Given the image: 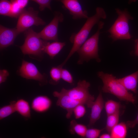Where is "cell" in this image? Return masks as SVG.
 Segmentation results:
<instances>
[{
  "instance_id": "cell-1",
  "label": "cell",
  "mask_w": 138,
  "mask_h": 138,
  "mask_svg": "<svg viewBox=\"0 0 138 138\" xmlns=\"http://www.w3.org/2000/svg\"><path fill=\"white\" fill-rule=\"evenodd\" d=\"M106 18V14L103 9L101 7H97L95 14L91 17H88L85 23L79 32L71 37V40L73 43V45L66 58L62 63V65H64L65 64L86 41L94 25L98 24L101 19H105Z\"/></svg>"
},
{
  "instance_id": "cell-2",
  "label": "cell",
  "mask_w": 138,
  "mask_h": 138,
  "mask_svg": "<svg viewBox=\"0 0 138 138\" xmlns=\"http://www.w3.org/2000/svg\"><path fill=\"white\" fill-rule=\"evenodd\" d=\"M98 75L102 81L103 85L102 90L103 92L113 94L120 100L133 104L135 103V97L129 92L118 79L112 74L100 71L98 72Z\"/></svg>"
},
{
  "instance_id": "cell-3",
  "label": "cell",
  "mask_w": 138,
  "mask_h": 138,
  "mask_svg": "<svg viewBox=\"0 0 138 138\" xmlns=\"http://www.w3.org/2000/svg\"><path fill=\"white\" fill-rule=\"evenodd\" d=\"M104 25L103 22L99 21L96 32L87 39L77 51L79 55L77 62L78 64H82L85 61L87 62L93 59H96L98 62L100 61L98 54V42L100 31Z\"/></svg>"
},
{
  "instance_id": "cell-4",
  "label": "cell",
  "mask_w": 138,
  "mask_h": 138,
  "mask_svg": "<svg viewBox=\"0 0 138 138\" xmlns=\"http://www.w3.org/2000/svg\"><path fill=\"white\" fill-rule=\"evenodd\" d=\"M116 10L118 17L108 30L110 37L114 41L130 39L131 36L129 32V21L133 19L132 17L126 9L122 10L118 8Z\"/></svg>"
},
{
  "instance_id": "cell-5",
  "label": "cell",
  "mask_w": 138,
  "mask_h": 138,
  "mask_svg": "<svg viewBox=\"0 0 138 138\" xmlns=\"http://www.w3.org/2000/svg\"><path fill=\"white\" fill-rule=\"evenodd\" d=\"M25 34L24 42L20 47L23 54L39 55L44 53V47L49 42L41 38L31 28L25 31Z\"/></svg>"
},
{
  "instance_id": "cell-6",
  "label": "cell",
  "mask_w": 138,
  "mask_h": 138,
  "mask_svg": "<svg viewBox=\"0 0 138 138\" xmlns=\"http://www.w3.org/2000/svg\"><path fill=\"white\" fill-rule=\"evenodd\" d=\"M90 86L89 83L85 80H80L75 87L70 89L63 88L61 91L72 99L80 101L86 105L88 108H91L95 98L89 92Z\"/></svg>"
},
{
  "instance_id": "cell-7",
  "label": "cell",
  "mask_w": 138,
  "mask_h": 138,
  "mask_svg": "<svg viewBox=\"0 0 138 138\" xmlns=\"http://www.w3.org/2000/svg\"><path fill=\"white\" fill-rule=\"evenodd\" d=\"M38 12L31 7L24 9L18 17L16 28L20 33L33 25H43L45 22L38 15Z\"/></svg>"
},
{
  "instance_id": "cell-8",
  "label": "cell",
  "mask_w": 138,
  "mask_h": 138,
  "mask_svg": "<svg viewBox=\"0 0 138 138\" xmlns=\"http://www.w3.org/2000/svg\"><path fill=\"white\" fill-rule=\"evenodd\" d=\"M64 16L59 12H55L54 17L51 22L40 32L38 33L39 37L45 40L58 41V28L59 23L63 21Z\"/></svg>"
},
{
  "instance_id": "cell-9",
  "label": "cell",
  "mask_w": 138,
  "mask_h": 138,
  "mask_svg": "<svg viewBox=\"0 0 138 138\" xmlns=\"http://www.w3.org/2000/svg\"><path fill=\"white\" fill-rule=\"evenodd\" d=\"M54 97L57 98L56 105L65 109L67 111L66 117L69 119L72 115L74 108L77 105L83 104L81 102L74 100L62 91H54L53 93Z\"/></svg>"
},
{
  "instance_id": "cell-10",
  "label": "cell",
  "mask_w": 138,
  "mask_h": 138,
  "mask_svg": "<svg viewBox=\"0 0 138 138\" xmlns=\"http://www.w3.org/2000/svg\"><path fill=\"white\" fill-rule=\"evenodd\" d=\"M19 73L22 77L28 79H32L43 82L45 80L44 75L41 74L36 66L32 63L23 60Z\"/></svg>"
},
{
  "instance_id": "cell-11",
  "label": "cell",
  "mask_w": 138,
  "mask_h": 138,
  "mask_svg": "<svg viewBox=\"0 0 138 138\" xmlns=\"http://www.w3.org/2000/svg\"><path fill=\"white\" fill-rule=\"evenodd\" d=\"M64 7L69 11L74 19L87 18V13L83 10L78 0H60Z\"/></svg>"
},
{
  "instance_id": "cell-12",
  "label": "cell",
  "mask_w": 138,
  "mask_h": 138,
  "mask_svg": "<svg viewBox=\"0 0 138 138\" xmlns=\"http://www.w3.org/2000/svg\"><path fill=\"white\" fill-rule=\"evenodd\" d=\"M20 33L16 28H9L0 26V48L2 49L12 44Z\"/></svg>"
},
{
  "instance_id": "cell-13",
  "label": "cell",
  "mask_w": 138,
  "mask_h": 138,
  "mask_svg": "<svg viewBox=\"0 0 138 138\" xmlns=\"http://www.w3.org/2000/svg\"><path fill=\"white\" fill-rule=\"evenodd\" d=\"M104 107V101L101 92L100 91L96 99L94 101L90 108L91 111L88 125V127L93 126L99 119Z\"/></svg>"
},
{
  "instance_id": "cell-14",
  "label": "cell",
  "mask_w": 138,
  "mask_h": 138,
  "mask_svg": "<svg viewBox=\"0 0 138 138\" xmlns=\"http://www.w3.org/2000/svg\"><path fill=\"white\" fill-rule=\"evenodd\" d=\"M52 104L51 99L48 96L42 95L34 97L31 104L32 109L37 113L45 112L50 108Z\"/></svg>"
},
{
  "instance_id": "cell-15",
  "label": "cell",
  "mask_w": 138,
  "mask_h": 138,
  "mask_svg": "<svg viewBox=\"0 0 138 138\" xmlns=\"http://www.w3.org/2000/svg\"><path fill=\"white\" fill-rule=\"evenodd\" d=\"M118 79L127 90L131 91L135 94L137 93L138 70L134 73Z\"/></svg>"
},
{
  "instance_id": "cell-16",
  "label": "cell",
  "mask_w": 138,
  "mask_h": 138,
  "mask_svg": "<svg viewBox=\"0 0 138 138\" xmlns=\"http://www.w3.org/2000/svg\"><path fill=\"white\" fill-rule=\"evenodd\" d=\"M15 107L16 111L21 116L27 118H31V108L27 101L20 99L15 101Z\"/></svg>"
},
{
  "instance_id": "cell-17",
  "label": "cell",
  "mask_w": 138,
  "mask_h": 138,
  "mask_svg": "<svg viewBox=\"0 0 138 138\" xmlns=\"http://www.w3.org/2000/svg\"><path fill=\"white\" fill-rule=\"evenodd\" d=\"M65 42L55 41L52 43L49 42L45 46L44 52L53 58L57 54L65 45Z\"/></svg>"
},
{
  "instance_id": "cell-18",
  "label": "cell",
  "mask_w": 138,
  "mask_h": 138,
  "mask_svg": "<svg viewBox=\"0 0 138 138\" xmlns=\"http://www.w3.org/2000/svg\"><path fill=\"white\" fill-rule=\"evenodd\" d=\"M87 130L85 125L78 123L75 120H72L70 122L69 131L72 134H76L81 137H85Z\"/></svg>"
},
{
  "instance_id": "cell-19",
  "label": "cell",
  "mask_w": 138,
  "mask_h": 138,
  "mask_svg": "<svg viewBox=\"0 0 138 138\" xmlns=\"http://www.w3.org/2000/svg\"><path fill=\"white\" fill-rule=\"evenodd\" d=\"M127 126L124 122L118 123L112 129L111 132V138H124L126 136Z\"/></svg>"
},
{
  "instance_id": "cell-20",
  "label": "cell",
  "mask_w": 138,
  "mask_h": 138,
  "mask_svg": "<svg viewBox=\"0 0 138 138\" xmlns=\"http://www.w3.org/2000/svg\"><path fill=\"white\" fill-rule=\"evenodd\" d=\"M14 101L11 102L9 104L0 108V120H1L16 112Z\"/></svg>"
},
{
  "instance_id": "cell-21",
  "label": "cell",
  "mask_w": 138,
  "mask_h": 138,
  "mask_svg": "<svg viewBox=\"0 0 138 138\" xmlns=\"http://www.w3.org/2000/svg\"><path fill=\"white\" fill-rule=\"evenodd\" d=\"M105 107L108 116L119 112L120 104L113 100H109L106 102Z\"/></svg>"
},
{
  "instance_id": "cell-22",
  "label": "cell",
  "mask_w": 138,
  "mask_h": 138,
  "mask_svg": "<svg viewBox=\"0 0 138 138\" xmlns=\"http://www.w3.org/2000/svg\"><path fill=\"white\" fill-rule=\"evenodd\" d=\"M119 112L107 116L105 129L109 132H110L112 129L119 122Z\"/></svg>"
},
{
  "instance_id": "cell-23",
  "label": "cell",
  "mask_w": 138,
  "mask_h": 138,
  "mask_svg": "<svg viewBox=\"0 0 138 138\" xmlns=\"http://www.w3.org/2000/svg\"><path fill=\"white\" fill-rule=\"evenodd\" d=\"M11 4L8 0H0V14L10 17Z\"/></svg>"
},
{
  "instance_id": "cell-24",
  "label": "cell",
  "mask_w": 138,
  "mask_h": 138,
  "mask_svg": "<svg viewBox=\"0 0 138 138\" xmlns=\"http://www.w3.org/2000/svg\"><path fill=\"white\" fill-rule=\"evenodd\" d=\"M62 67L59 65L52 68L50 71L51 80L54 83H57L61 78V69Z\"/></svg>"
},
{
  "instance_id": "cell-25",
  "label": "cell",
  "mask_w": 138,
  "mask_h": 138,
  "mask_svg": "<svg viewBox=\"0 0 138 138\" xmlns=\"http://www.w3.org/2000/svg\"><path fill=\"white\" fill-rule=\"evenodd\" d=\"M11 7L10 17L17 18L19 17L22 10L15 0H11Z\"/></svg>"
},
{
  "instance_id": "cell-26",
  "label": "cell",
  "mask_w": 138,
  "mask_h": 138,
  "mask_svg": "<svg viewBox=\"0 0 138 138\" xmlns=\"http://www.w3.org/2000/svg\"><path fill=\"white\" fill-rule=\"evenodd\" d=\"M84 105L79 104L74 108L73 112L76 119H79L83 117L86 113V109Z\"/></svg>"
},
{
  "instance_id": "cell-27",
  "label": "cell",
  "mask_w": 138,
  "mask_h": 138,
  "mask_svg": "<svg viewBox=\"0 0 138 138\" xmlns=\"http://www.w3.org/2000/svg\"><path fill=\"white\" fill-rule=\"evenodd\" d=\"M61 78L70 84H72L74 82L73 78L71 73L67 70L63 68L61 69Z\"/></svg>"
},
{
  "instance_id": "cell-28",
  "label": "cell",
  "mask_w": 138,
  "mask_h": 138,
  "mask_svg": "<svg viewBox=\"0 0 138 138\" xmlns=\"http://www.w3.org/2000/svg\"><path fill=\"white\" fill-rule=\"evenodd\" d=\"M104 129H90L87 130L85 137L87 138H97L100 135L101 132Z\"/></svg>"
},
{
  "instance_id": "cell-29",
  "label": "cell",
  "mask_w": 138,
  "mask_h": 138,
  "mask_svg": "<svg viewBox=\"0 0 138 138\" xmlns=\"http://www.w3.org/2000/svg\"><path fill=\"white\" fill-rule=\"evenodd\" d=\"M38 4L39 5V9L41 11L47 8L51 10L50 4L52 0H31Z\"/></svg>"
},
{
  "instance_id": "cell-30",
  "label": "cell",
  "mask_w": 138,
  "mask_h": 138,
  "mask_svg": "<svg viewBox=\"0 0 138 138\" xmlns=\"http://www.w3.org/2000/svg\"><path fill=\"white\" fill-rule=\"evenodd\" d=\"M9 75L8 71L5 69L0 71V84L5 82L7 79V77Z\"/></svg>"
},
{
  "instance_id": "cell-31",
  "label": "cell",
  "mask_w": 138,
  "mask_h": 138,
  "mask_svg": "<svg viewBox=\"0 0 138 138\" xmlns=\"http://www.w3.org/2000/svg\"><path fill=\"white\" fill-rule=\"evenodd\" d=\"M128 127L130 128H133L137 124H138V113L136 118L133 121H128L126 123Z\"/></svg>"
},
{
  "instance_id": "cell-32",
  "label": "cell",
  "mask_w": 138,
  "mask_h": 138,
  "mask_svg": "<svg viewBox=\"0 0 138 138\" xmlns=\"http://www.w3.org/2000/svg\"><path fill=\"white\" fill-rule=\"evenodd\" d=\"M17 3L22 9L26 6L28 3L29 0H15Z\"/></svg>"
},
{
  "instance_id": "cell-33",
  "label": "cell",
  "mask_w": 138,
  "mask_h": 138,
  "mask_svg": "<svg viewBox=\"0 0 138 138\" xmlns=\"http://www.w3.org/2000/svg\"><path fill=\"white\" fill-rule=\"evenodd\" d=\"M99 138H111V135L105 133L103 134L100 136Z\"/></svg>"
},
{
  "instance_id": "cell-34",
  "label": "cell",
  "mask_w": 138,
  "mask_h": 138,
  "mask_svg": "<svg viewBox=\"0 0 138 138\" xmlns=\"http://www.w3.org/2000/svg\"><path fill=\"white\" fill-rule=\"evenodd\" d=\"M134 53L135 55L138 56V42L137 44L136 48Z\"/></svg>"
},
{
  "instance_id": "cell-35",
  "label": "cell",
  "mask_w": 138,
  "mask_h": 138,
  "mask_svg": "<svg viewBox=\"0 0 138 138\" xmlns=\"http://www.w3.org/2000/svg\"><path fill=\"white\" fill-rule=\"evenodd\" d=\"M137 0H129V3H131L132 2H135Z\"/></svg>"
},
{
  "instance_id": "cell-36",
  "label": "cell",
  "mask_w": 138,
  "mask_h": 138,
  "mask_svg": "<svg viewBox=\"0 0 138 138\" xmlns=\"http://www.w3.org/2000/svg\"><path fill=\"white\" fill-rule=\"evenodd\" d=\"M137 133H138V131H137Z\"/></svg>"
}]
</instances>
